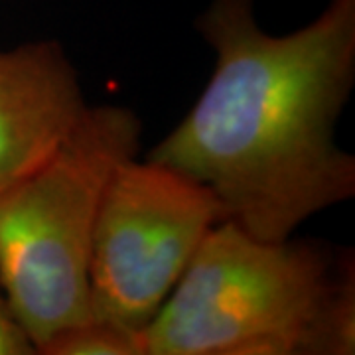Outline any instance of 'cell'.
<instances>
[{
    "instance_id": "6da1fadb",
    "label": "cell",
    "mask_w": 355,
    "mask_h": 355,
    "mask_svg": "<svg viewBox=\"0 0 355 355\" xmlns=\"http://www.w3.org/2000/svg\"><path fill=\"white\" fill-rule=\"evenodd\" d=\"M198 30L214 73L148 160L209 188L225 219L265 241L354 198L336 127L355 79V0H330L284 36L259 26L253 0H211Z\"/></svg>"
},
{
    "instance_id": "8992f818",
    "label": "cell",
    "mask_w": 355,
    "mask_h": 355,
    "mask_svg": "<svg viewBox=\"0 0 355 355\" xmlns=\"http://www.w3.org/2000/svg\"><path fill=\"white\" fill-rule=\"evenodd\" d=\"M44 355H144L140 331L91 318L55 334L38 349Z\"/></svg>"
},
{
    "instance_id": "7a4b0ae2",
    "label": "cell",
    "mask_w": 355,
    "mask_h": 355,
    "mask_svg": "<svg viewBox=\"0 0 355 355\" xmlns=\"http://www.w3.org/2000/svg\"><path fill=\"white\" fill-rule=\"evenodd\" d=\"M142 342L144 355L354 354V266L322 243L265 241L219 221Z\"/></svg>"
},
{
    "instance_id": "277c9868",
    "label": "cell",
    "mask_w": 355,
    "mask_h": 355,
    "mask_svg": "<svg viewBox=\"0 0 355 355\" xmlns=\"http://www.w3.org/2000/svg\"><path fill=\"white\" fill-rule=\"evenodd\" d=\"M225 211L203 184L130 158L111 178L93 237L91 318L144 331Z\"/></svg>"
},
{
    "instance_id": "3957f363",
    "label": "cell",
    "mask_w": 355,
    "mask_h": 355,
    "mask_svg": "<svg viewBox=\"0 0 355 355\" xmlns=\"http://www.w3.org/2000/svg\"><path fill=\"white\" fill-rule=\"evenodd\" d=\"M127 107H87L50 158L0 193V292L36 354L91 320L89 266L105 190L140 150Z\"/></svg>"
},
{
    "instance_id": "5b68a950",
    "label": "cell",
    "mask_w": 355,
    "mask_h": 355,
    "mask_svg": "<svg viewBox=\"0 0 355 355\" xmlns=\"http://www.w3.org/2000/svg\"><path fill=\"white\" fill-rule=\"evenodd\" d=\"M87 111L58 42L0 50V193L38 170Z\"/></svg>"
},
{
    "instance_id": "52a82bcc",
    "label": "cell",
    "mask_w": 355,
    "mask_h": 355,
    "mask_svg": "<svg viewBox=\"0 0 355 355\" xmlns=\"http://www.w3.org/2000/svg\"><path fill=\"white\" fill-rule=\"evenodd\" d=\"M36 347L24 328L12 316L0 292V355H34Z\"/></svg>"
}]
</instances>
